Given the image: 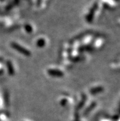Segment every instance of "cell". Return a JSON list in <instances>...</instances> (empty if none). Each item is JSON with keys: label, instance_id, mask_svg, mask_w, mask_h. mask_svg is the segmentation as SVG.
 Listing matches in <instances>:
<instances>
[{"label": "cell", "instance_id": "1", "mask_svg": "<svg viewBox=\"0 0 120 121\" xmlns=\"http://www.w3.org/2000/svg\"><path fill=\"white\" fill-rule=\"evenodd\" d=\"M11 46H12V48H14V49H15L16 51H18V52L21 53V54H23L25 55H30V52L29 51H28L27 49H26L25 48L21 47V46H20L19 44H17V43H12L11 44Z\"/></svg>", "mask_w": 120, "mask_h": 121}, {"label": "cell", "instance_id": "2", "mask_svg": "<svg viewBox=\"0 0 120 121\" xmlns=\"http://www.w3.org/2000/svg\"><path fill=\"white\" fill-rule=\"evenodd\" d=\"M48 73H49L50 75L55 76L57 77H61L63 75V73L59 70H58V69H49L48 71Z\"/></svg>", "mask_w": 120, "mask_h": 121}, {"label": "cell", "instance_id": "3", "mask_svg": "<svg viewBox=\"0 0 120 121\" xmlns=\"http://www.w3.org/2000/svg\"><path fill=\"white\" fill-rule=\"evenodd\" d=\"M102 91V89L101 87H97L93 89L91 91V92L92 94H97V93H99V92H101Z\"/></svg>", "mask_w": 120, "mask_h": 121}, {"label": "cell", "instance_id": "4", "mask_svg": "<svg viewBox=\"0 0 120 121\" xmlns=\"http://www.w3.org/2000/svg\"><path fill=\"white\" fill-rule=\"evenodd\" d=\"M44 44H45V41L43 39L39 40L37 42V46H40V47H42L43 46H44Z\"/></svg>", "mask_w": 120, "mask_h": 121}, {"label": "cell", "instance_id": "5", "mask_svg": "<svg viewBox=\"0 0 120 121\" xmlns=\"http://www.w3.org/2000/svg\"><path fill=\"white\" fill-rule=\"evenodd\" d=\"M8 68H9V72L10 73V74H13L14 73V69H13V67H12V65H11V63H8Z\"/></svg>", "mask_w": 120, "mask_h": 121}]
</instances>
